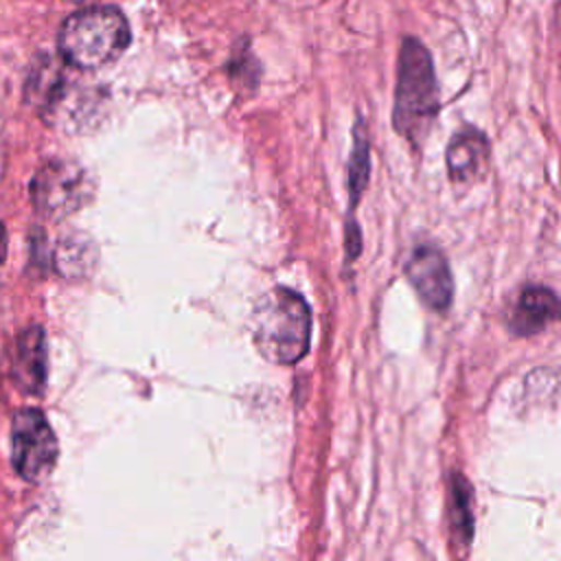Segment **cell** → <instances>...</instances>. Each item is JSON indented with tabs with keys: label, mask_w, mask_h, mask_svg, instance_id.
<instances>
[{
	"label": "cell",
	"mask_w": 561,
	"mask_h": 561,
	"mask_svg": "<svg viewBox=\"0 0 561 561\" xmlns=\"http://www.w3.org/2000/svg\"><path fill=\"white\" fill-rule=\"evenodd\" d=\"M557 296L546 287H528L526 291H522L508 324L517 335H533L543 331L552 320H557Z\"/></svg>",
	"instance_id": "cell-9"
},
{
	"label": "cell",
	"mask_w": 561,
	"mask_h": 561,
	"mask_svg": "<svg viewBox=\"0 0 561 561\" xmlns=\"http://www.w3.org/2000/svg\"><path fill=\"white\" fill-rule=\"evenodd\" d=\"M252 337L267 362L285 366L300 362L311 342L309 305L289 287L270 289L254 305Z\"/></svg>",
	"instance_id": "cell-1"
},
{
	"label": "cell",
	"mask_w": 561,
	"mask_h": 561,
	"mask_svg": "<svg viewBox=\"0 0 561 561\" xmlns=\"http://www.w3.org/2000/svg\"><path fill=\"white\" fill-rule=\"evenodd\" d=\"M7 245H9L7 228H4V224L0 221V265H2V263H4V259H7Z\"/></svg>",
	"instance_id": "cell-13"
},
{
	"label": "cell",
	"mask_w": 561,
	"mask_h": 561,
	"mask_svg": "<svg viewBox=\"0 0 561 561\" xmlns=\"http://www.w3.org/2000/svg\"><path fill=\"white\" fill-rule=\"evenodd\" d=\"M57 438L37 408H22L11 421V462L20 478L42 482L57 462Z\"/></svg>",
	"instance_id": "cell-5"
},
{
	"label": "cell",
	"mask_w": 561,
	"mask_h": 561,
	"mask_svg": "<svg viewBox=\"0 0 561 561\" xmlns=\"http://www.w3.org/2000/svg\"><path fill=\"white\" fill-rule=\"evenodd\" d=\"M438 83L432 57L425 46L412 37L403 39L399 53L397 92L392 123L399 136L419 147L434 125L438 114Z\"/></svg>",
	"instance_id": "cell-2"
},
{
	"label": "cell",
	"mask_w": 561,
	"mask_h": 561,
	"mask_svg": "<svg viewBox=\"0 0 561 561\" xmlns=\"http://www.w3.org/2000/svg\"><path fill=\"white\" fill-rule=\"evenodd\" d=\"M129 44V24L114 7H90L72 13L59 31L64 64L96 70L114 61Z\"/></svg>",
	"instance_id": "cell-3"
},
{
	"label": "cell",
	"mask_w": 561,
	"mask_h": 561,
	"mask_svg": "<svg viewBox=\"0 0 561 561\" xmlns=\"http://www.w3.org/2000/svg\"><path fill=\"white\" fill-rule=\"evenodd\" d=\"M368 171H370V149H368V138L364 131V125L357 123L355 127V147L351 153V169H348V186H351V206L359 199L366 182H368Z\"/></svg>",
	"instance_id": "cell-11"
},
{
	"label": "cell",
	"mask_w": 561,
	"mask_h": 561,
	"mask_svg": "<svg viewBox=\"0 0 561 561\" xmlns=\"http://www.w3.org/2000/svg\"><path fill=\"white\" fill-rule=\"evenodd\" d=\"M491 147L482 131L465 127L458 131L447 147V171L449 180L458 188H467L480 182L489 171Z\"/></svg>",
	"instance_id": "cell-7"
},
{
	"label": "cell",
	"mask_w": 561,
	"mask_h": 561,
	"mask_svg": "<svg viewBox=\"0 0 561 561\" xmlns=\"http://www.w3.org/2000/svg\"><path fill=\"white\" fill-rule=\"evenodd\" d=\"M88 252H90V243H79V241L59 243V250H57L59 270L64 274H81L90 263Z\"/></svg>",
	"instance_id": "cell-12"
},
{
	"label": "cell",
	"mask_w": 561,
	"mask_h": 561,
	"mask_svg": "<svg viewBox=\"0 0 561 561\" xmlns=\"http://www.w3.org/2000/svg\"><path fill=\"white\" fill-rule=\"evenodd\" d=\"M72 2H88V0H72Z\"/></svg>",
	"instance_id": "cell-14"
},
{
	"label": "cell",
	"mask_w": 561,
	"mask_h": 561,
	"mask_svg": "<svg viewBox=\"0 0 561 561\" xmlns=\"http://www.w3.org/2000/svg\"><path fill=\"white\" fill-rule=\"evenodd\" d=\"M473 493L469 482L460 476H451V489H449V517H451V528H454V539L458 546H467L471 535H473Z\"/></svg>",
	"instance_id": "cell-10"
},
{
	"label": "cell",
	"mask_w": 561,
	"mask_h": 561,
	"mask_svg": "<svg viewBox=\"0 0 561 561\" xmlns=\"http://www.w3.org/2000/svg\"><path fill=\"white\" fill-rule=\"evenodd\" d=\"M48 375V351L42 327L24 329L13 346L11 377L18 388L26 394H39L46 386Z\"/></svg>",
	"instance_id": "cell-8"
},
{
	"label": "cell",
	"mask_w": 561,
	"mask_h": 561,
	"mask_svg": "<svg viewBox=\"0 0 561 561\" xmlns=\"http://www.w3.org/2000/svg\"><path fill=\"white\" fill-rule=\"evenodd\" d=\"M405 276L430 309L445 311L449 307L454 280L447 259L438 248L416 245L405 263Z\"/></svg>",
	"instance_id": "cell-6"
},
{
	"label": "cell",
	"mask_w": 561,
	"mask_h": 561,
	"mask_svg": "<svg viewBox=\"0 0 561 561\" xmlns=\"http://www.w3.org/2000/svg\"><path fill=\"white\" fill-rule=\"evenodd\" d=\"M94 193V182L90 173L66 158L46 160L31 180V202L35 210L59 221L83 208Z\"/></svg>",
	"instance_id": "cell-4"
}]
</instances>
